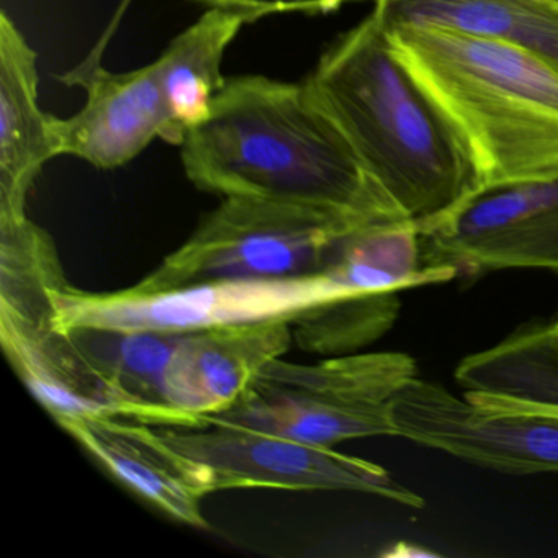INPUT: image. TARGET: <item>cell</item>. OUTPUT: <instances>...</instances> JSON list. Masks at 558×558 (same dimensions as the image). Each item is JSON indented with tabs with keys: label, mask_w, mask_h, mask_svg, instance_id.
I'll return each instance as SVG.
<instances>
[{
	"label": "cell",
	"mask_w": 558,
	"mask_h": 558,
	"mask_svg": "<svg viewBox=\"0 0 558 558\" xmlns=\"http://www.w3.org/2000/svg\"><path fill=\"white\" fill-rule=\"evenodd\" d=\"M414 378L416 361L404 352H359L315 364L276 359L233 407L205 417L202 427H250L323 447L398 437L393 401Z\"/></svg>",
	"instance_id": "cell-4"
},
{
	"label": "cell",
	"mask_w": 558,
	"mask_h": 558,
	"mask_svg": "<svg viewBox=\"0 0 558 558\" xmlns=\"http://www.w3.org/2000/svg\"><path fill=\"white\" fill-rule=\"evenodd\" d=\"M326 277L345 293L401 292L450 282L452 267H427L414 221L371 225L349 234Z\"/></svg>",
	"instance_id": "cell-19"
},
{
	"label": "cell",
	"mask_w": 558,
	"mask_h": 558,
	"mask_svg": "<svg viewBox=\"0 0 558 558\" xmlns=\"http://www.w3.org/2000/svg\"><path fill=\"white\" fill-rule=\"evenodd\" d=\"M80 86L87 90L83 110L66 120L54 117L60 156L109 171L133 161L155 138L169 142L171 120L156 61L122 74L100 68Z\"/></svg>",
	"instance_id": "cell-12"
},
{
	"label": "cell",
	"mask_w": 558,
	"mask_h": 558,
	"mask_svg": "<svg viewBox=\"0 0 558 558\" xmlns=\"http://www.w3.org/2000/svg\"><path fill=\"white\" fill-rule=\"evenodd\" d=\"M416 227L427 267L558 274V178L478 189Z\"/></svg>",
	"instance_id": "cell-7"
},
{
	"label": "cell",
	"mask_w": 558,
	"mask_h": 558,
	"mask_svg": "<svg viewBox=\"0 0 558 558\" xmlns=\"http://www.w3.org/2000/svg\"><path fill=\"white\" fill-rule=\"evenodd\" d=\"M345 295L325 274L276 280H230L171 292L140 295L80 292L68 287L58 302V329L80 326L113 329L192 331L233 323L292 318L332 296Z\"/></svg>",
	"instance_id": "cell-8"
},
{
	"label": "cell",
	"mask_w": 558,
	"mask_h": 558,
	"mask_svg": "<svg viewBox=\"0 0 558 558\" xmlns=\"http://www.w3.org/2000/svg\"><path fill=\"white\" fill-rule=\"evenodd\" d=\"M384 31L456 133L480 189L558 178V73L505 41L453 28Z\"/></svg>",
	"instance_id": "cell-3"
},
{
	"label": "cell",
	"mask_w": 558,
	"mask_h": 558,
	"mask_svg": "<svg viewBox=\"0 0 558 558\" xmlns=\"http://www.w3.org/2000/svg\"><path fill=\"white\" fill-rule=\"evenodd\" d=\"M398 437L511 473H558V413L488 407L414 378L393 401Z\"/></svg>",
	"instance_id": "cell-9"
},
{
	"label": "cell",
	"mask_w": 558,
	"mask_h": 558,
	"mask_svg": "<svg viewBox=\"0 0 558 558\" xmlns=\"http://www.w3.org/2000/svg\"><path fill=\"white\" fill-rule=\"evenodd\" d=\"M381 27L437 25L505 41L558 73V0H374Z\"/></svg>",
	"instance_id": "cell-15"
},
{
	"label": "cell",
	"mask_w": 558,
	"mask_h": 558,
	"mask_svg": "<svg viewBox=\"0 0 558 558\" xmlns=\"http://www.w3.org/2000/svg\"><path fill=\"white\" fill-rule=\"evenodd\" d=\"M456 380L475 403L558 413L557 332L548 322L521 326L498 344L462 359Z\"/></svg>",
	"instance_id": "cell-16"
},
{
	"label": "cell",
	"mask_w": 558,
	"mask_h": 558,
	"mask_svg": "<svg viewBox=\"0 0 558 558\" xmlns=\"http://www.w3.org/2000/svg\"><path fill=\"white\" fill-rule=\"evenodd\" d=\"M54 117L38 102L37 53L5 12L0 14V211H27V195L60 156Z\"/></svg>",
	"instance_id": "cell-13"
},
{
	"label": "cell",
	"mask_w": 558,
	"mask_h": 558,
	"mask_svg": "<svg viewBox=\"0 0 558 558\" xmlns=\"http://www.w3.org/2000/svg\"><path fill=\"white\" fill-rule=\"evenodd\" d=\"M246 24L240 12L210 8L156 60L171 120L169 145L181 146L185 135L210 117L215 97L227 83L221 74L225 53Z\"/></svg>",
	"instance_id": "cell-18"
},
{
	"label": "cell",
	"mask_w": 558,
	"mask_h": 558,
	"mask_svg": "<svg viewBox=\"0 0 558 558\" xmlns=\"http://www.w3.org/2000/svg\"><path fill=\"white\" fill-rule=\"evenodd\" d=\"M64 332L122 398L125 417L151 426L178 427V417L166 407L162 385L169 359L184 331L80 326Z\"/></svg>",
	"instance_id": "cell-17"
},
{
	"label": "cell",
	"mask_w": 558,
	"mask_h": 558,
	"mask_svg": "<svg viewBox=\"0 0 558 558\" xmlns=\"http://www.w3.org/2000/svg\"><path fill=\"white\" fill-rule=\"evenodd\" d=\"M161 433L172 446L210 470L215 492L257 486L292 492H357L408 508L424 505L421 496L398 483L384 466L345 456L335 447L227 424L202 429L171 427Z\"/></svg>",
	"instance_id": "cell-6"
},
{
	"label": "cell",
	"mask_w": 558,
	"mask_h": 558,
	"mask_svg": "<svg viewBox=\"0 0 558 558\" xmlns=\"http://www.w3.org/2000/svg\"><path fill=\"white\" fill-rule=\"evenodd\" d=\"M290 318L233 323L182 332L165 374L162 397L175 429H201L233 407L259 372L292 348Z\"/></svg>",
	"instance_id": "cell-10"
},
{
	"label": "cell",
	"mask_w": 558,
	"mask_h": 558,
	"mask_svg": "<svg viewBox=\"0 0 558 558\" xmlns=\"http://www.w3.org/2000/svg\"><path fill=\"white\" fill-rule=\"evenodd\" d=\"M132 4L133 0H120L119 8H117L116 14H113L112 21L107 25L96 47L87 54L86 60H84L80 66L74 68L70 73L61 77V81H63L66 86H80L89 74L102 68V57L106 54L107 47H109L110 41H112L113 35L119 31L120 24H122L123 17H125L126 11H129Z\"/></svg>",
	"instance_id": "cell-22"
},
{
	"label": "cell",
	"mask_w": 558,
	"mask_h": 558,
	"mask_svg": "<svg viewBox=\"0 0 558 558\" xmlns=\"http://www.w3.org/2000/svg\"><path fill=\"white\" fill-rule=\"evenodd\" d=\"M57 423L130 492L175 521L208 529L202 502L215 493L214 476L161 430L109 413L73 414Z\"/></svg>",
	"instance_id": "cell-11"
},
{
	"label": "cell",
	"mask_w": 558,
	"mask_h": 558,
	"mask_svg": "<svg viewBox=\"0 0 558 558\" xmlns=\"http://www.w3.org/2000/svg\"><path fill=\"white\" fill-rule=\"evenodd\" d=\"M400 308V292L332 296L290 318L293 344L323 357L359 354L393 328Z\"/></svg>",
	"instance_id": "cell-20"
},
{
	"label": "cell",
	"mask_w": 558,
	"mask_h": 558,
	"mask_svg": "<svg viewBox=\"0 0 558 558\" xmlns=\"http://www.w3.org/2000/svg\"><path fill=\"white\" fill-rule=\"evenodd\" d=\"M305 81L368 174L414 223L478 191L469 155L395 57L374 12L341 35Z\"/></svg>",
	"instance_id": "cell-2"
},
{
	"label": "cell",
	"mask_w": 558,
	"mask_h": 558,
	"mask_svg": "<svg viewBox=\"0 0 558 558\" xmlns=\"http://www.w3.org/2000/svg\"><path fill=\"white\" fill-rule=\"evenodd\" d=\"M195 2L208 8L240 12L251 24L276 14H329L355 0H195Z\"/></svg>",
	"instance_id": "cell-21"
},
{
	"label": "cell",
	"mask_w": 558,
	"mask_h": 558,
	"mask_svg": "<svg viewBox=\"0 0 558 558\" xmlns=\"http://www.w3.org/2000/svg\"><path fill=\"white\" fill-rule=\"evenodd\" d=\"M70 287L57 247L27 211H0V339H37L58 329V302Z\"/></svg>",
	"instance_id": "cell-14"
},
{
	"label": "cell",
	"mask_w": 558,
	"mask_h": 558,
	"mask_svg": "<svg viewBox=\"0 0 558 558\" xmlns=\"http://www.w3.org/2000/svg\"><path fill=\"white\" fill-rule=\"evenodd\" d=\"M371 225L380 223L313 205L225 197L187 243L129 290L155 295L230 280L319 276L342 241Z\"/></svg>",
	"instance_id": "cell-5"
},
{
	"label": "cell",
	"mask_w": 558,
	"mask_h": 558,
	"mask_svg": "<svg viewBox=\"0 0 558 558\" xmlns=\"http://www.w3.org/2000/svg\"><path fill=\"white\" fill-rule=\"evenodd\" d=\"M179 148L192 184L223 198L293 202L374 223L410 220L368 174L305 80H227L210 117Z\"/></svg>",
	"instance_id": "cell-1"
}]
</instances>
